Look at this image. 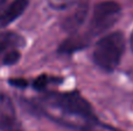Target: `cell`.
<instances>
[{
    "label": "cell",
    "mask_w": 133,
    "mask_h": 131,
    "mask_svg": "<svg viewBox=\"0 0 133 131\" xmlns=\"http://www.w3.org/2000/svg\"><path fill=\"white\" fill-rule=\"evenodd\" d=\"M43 104L46 113L57 122L81 131H104L90 103L76 92L50 93Z\"/></svg>",
    "instance_id": "6da1fadb"
},
{
    "label": "cell",
    "mask_w": 133,
    "mask_h": 131,
    "mask_svg": "<svg viewBox=\"0 0 133 131\" xmlns=\"http://www.w3.org/2000/svg\"><path fill=\"white\" fill-rule=\"evenodd\" d=\"M125 50V39L122 32L115 31L102 37L94 50V62L104 71L117 69Z\"/></svg>",
    "instance_id": "7a4b0ae2"
},
{
    "label": "cell",
    "mask_w": 133,
    "mask_h": 131,
    "mask_svg": "<svg viewBox=\"0 0 133 131\" xmlns=\"http://www.w3.org/2000/svg\"><path fill=\"white\" fill-rule=\"evenodd\" d=\"M122 14V7L117 1L106 0L97 4L94 8L89 30L92 35H99L111 28Z\"/></svg>",
    "instance_id": "3957f363"
},
{
    "label": "cell",
    "mask_w": 133,
    "mask_h": 131,
    "mask_svg": "<svg viewBox=\"0 0 133 131\" xmlns=\"http://www.w3.org/2000/svg\"><path fill=\"white\" fill-rule=\"evenodd\" d=\"M0 131H22L16 116L14 103L5 93L0 92Z\"/></svg>",
    "instance_id": "277c9868"
},
{
    "label": "cell",
    "mask_w": 133,
    "mask_h": 131,
    "mask_svg": "<svg viewBox=\"0 0 133 131\" xmlns=\"http://www.w3.org/2000/svg\"><path fill=\"white\" fill-rule=\"evenodd\" d=\"M28 6V0H13L5 9L0 12V28L11 24L16 18L25 12Z\"/></svg>",
    "instance_id": "5b68a950"
},
{
    "label": "cell",
    "mask_w": 133,
    "mask_h": 131,
    "mask_svg": "<svg viewBox=\"0 0 133 131\" xmlns=\"http://www.w3.org/2000/svg\"><path fill=\"white\" fill-rule=\"evenodd\" d=\"M25 39L19 34L12 31H4L0 34V56H4L5 53L9 51L19 50L25 45Z\"/></svg>",
    "instance_id": "8992f818"
},
{
    "label": "cell",
    "mask_w": 133,
    "mask_h": 131,
    "mask_svg": "<svg viewBox=\"0 0 133 131\" xmlns=\"http://www.w3.org/2000/svg\"><path fill=\"white\" fill-rule=\"evenodd\" d=\"M85 16H87V7L81 6L78 9H76L75 13H72L70 16L65 19L64 21V27L66 30H75L77 27L82 24L84 21Z\"/></svg>",
    "instance_id": "52a82bcc"
},
{
    "label": "cell",
    "mask_w": 133,
    "mask_h": 131,
    "mask_svg": "<svg viewBox=\"0 0 133 131\" xmlns=\"http://www.w3.org/2000/svg\"><path fill=\"white\" fill-rule=\"evenodd\" d=\"M2 57V63H4L5 65H14L15 63L19 62V59H20V52H19V50H14V51H9V52L5 53L4 56H1Z\"/></svg>",
    "instance_id": "ba28073f"
},
{
    "label": "cell",
    "mask_w": 133,
    "mask_h": 131,
    "mask_svg": "<svg viewBox=\"0 0 133 131\" xmlns=\"http://www.w3.org/2000/svg\"><path fill=\"white\" fill-rule=\"evenodd\" d=\"M77 1L78 0H48V4L55 9H65L75 5Z\"/></svg>",
    "instance_id": "9c48e42d"
},
{
    "label": "cell",
    "mask_w": 133,
    "mask_h": 131,
    "mask_svg": "<svg viewBox=\"0 0 133 131\" xmlns=\"http://www.w3.org/2000/svg\"><path fill=\"white\" fill-rule=\"evenodd\" d=\"M49 83V77L43 74V76H40L36 80L34 81V88L35 89H39V91H42L47 87Z\"/></svg>",
    "instance_id": "30bf717a"
},
{
    "label": "cell",
    "mask_w": 133,
    "mask_h": 131,
    "mask_svg": "<svg viewBox=\"0 0 133 131\" xmlns=\"http://www.w3.org/2000/svg\"><path fill=\"white\" fill-rule=\"evenodd\" d=\"M9 83H11V85L15 86V87H26L28 85V83L23 79H12V80H9Z\"/></svg>",
    "instance_id": "8fae6325"
},
{
    "label": "cell",
    "mask_w": 133,
    "mask_h": 131,
    "mask_svg": "<svg viewBox=\"0 0 133 131\" xmlns=\"http://www.w3.org/2000/svg\"><path fill=\"white\" fill-rule=\"evenodd\" d=\"M130 43H131V48L133 50V30H132V34H131V39H130Z\"/></svg>",
    "instance_id": "7c38bea8"
}]
</instances>
